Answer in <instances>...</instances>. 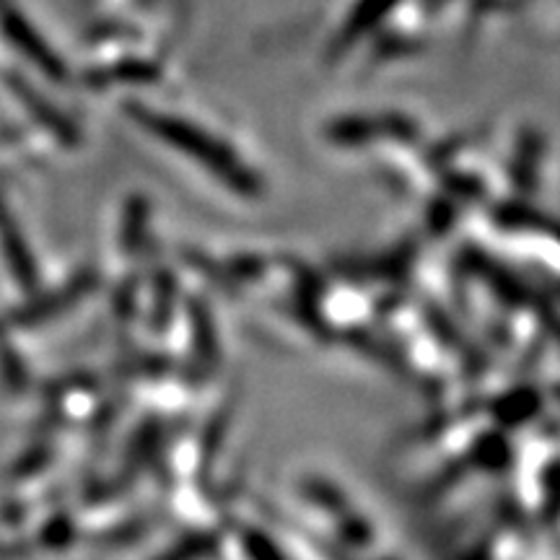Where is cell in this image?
<instances>
[{
  "label": "cell",
  "instance_id": "6da1fadb",
  "mask_svg": "<svg viewBox=\"0 0 560 560\" xmlns=\"http://www.w3.org/2000/svg\"><path fill=\"white\" fill-rule=\"evenodd\" d=\"M213 545H215V540L210 535H206V532H195V535L182 537L174 548L164 550L153 560H200V558H206L210 550H213Z\"/></svg>",
  "mask_w": 560,
  "mask_h": 560
},
{
  "label": "cell",
  "instance_id": "7a4b0ae2",
  "mask_svg": "<svg viewBox=\"0 0 560 560\" xmlns=\"http://www.w3.org/2000/svg\"><path fill=\"white\" fill-rule=\"evenodd\" d=\"M242 545H244V550H247V556L252 560H285L283 552L276 548V542H272L270 537H265L262 532H257V529L244 532Z\"/></svg>",
  "mask_w": 560,
  "mask_h": 560
}]
</instances>
